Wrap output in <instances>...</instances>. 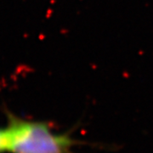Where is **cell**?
Returning <instances> with one entry per match:
<instances>
[{"instance_id":"1","label":"cell","mask_w":153,"mask_h":153,"mask_svg":"<svg viewBox=\"0 0 153 153\" xmlns=\"http://www.w3.org/2000/svg\"><path fill=\"white\" fill-rule=\"evenodd\" d=\"M5 113L6 152L75 153L72 149L80 144L70 134L55 133L48 122L23 119L8 110Z\"/></svg>"},{"instance_id":"2","label":"cell","mask_w":153,"mask_h":153,"mask_svg":"<svg viewBox=\"0 0 153 153\" xmlns=\"http://www.w3.org/2000/svg\"><path fill=\"white\" fill-rule=\"evenodd\" d=\"M6 152V133L4 128H0V153Z\"/></svg>"}]
</instances>
